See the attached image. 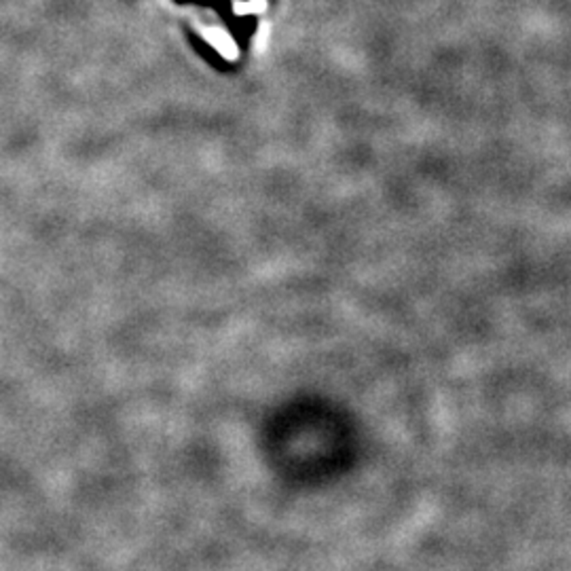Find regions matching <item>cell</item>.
I'll use <instances>...</instances> for the list:
<instances>
[{"label": "cell", "instance_id": "obj_1", "mask_svg": "<svg viewBox=\"0 0 571 571\" xmlns=\"http://www.w3.org/2000/svg\"><path fill=\"white\" fill-rule=\"evenodd\" d=\"M199 32H201L203 40L208 44H212L222 57H227L231 61L237 59V55H239L237 42L233 40V36L224 28H220V25H203V28H199Z\"/></svg>", "mask_w": 571, "mask_h": 571}, {"label": "cell", "instance_id": "obj_2", "mask_svg": "<svg viewBox=\"0 0 571 571\" xmlns=\"http://www.w3.org/2000/svg\"><path fill=\"white\" fill-rule=\"evenodd\" d=\"M267 8V0H248V2H235L233 13L235 15H254L263 13Z\"/></svg>", "mask_w": 571, "mask_h": 571}]
</instances>
